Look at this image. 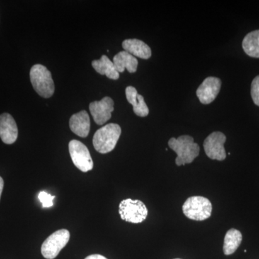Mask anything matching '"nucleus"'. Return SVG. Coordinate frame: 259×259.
Masks as SVG:
<instances>
[{
	"label": "nucleus",
	"mask_w": 259,
	"mask_h": 259,
	"mask_svg": "<svg viewBox=\"0 0 259 259\" xmlns=\"http://www.w3.org/2000/svg\"><path fill=\"white\" fill-rule=\"evenodd\" d=\"M121 219L126 222L141 223L148 215V209L144 202L139 199H123L119 205Z\"/></svg>",
	"instance_id": "5"
},
{
	"label": "nucleus",
	"mask_w": 259,
	"mask_h": 259,
	"mask_svg": "<svg viewBox=\"0 0 259 259\" xmlns=\"http://www.w3.org/2000/svg\"><path fill=\"white\" fill-rule=\"evenodd\" d=\"M175 259H180V258H175Z\"/></svg>",
	"instance_id": "23"
},
{
	"label": "nucleus",
	"mask_w": 259,
	"mask_h": 259,
	"mask_svg": "<svg viewBox=\"0 0 259 259\" xmlns=\"http://www.w3.org/2000/svg\"><path fill=\"white\" fill-rule=\"evenodd\" d=\"M113 64L118 73L124 72L125 69L130 73H135L137 71L139 61L134 56L123 51L114 56Z\"/></svg>",
	"instance_id": "15"
},
{
	"label": "nucleus",
	"mask_w": 259,
	"mask_h": 259,
	"mask_svg": "<svg viewBox=\"0 0 259 259\" xmlns=\"http://www.w3.org/2000/svg\"><path fill=\"white\" fill-rule=\"evenodd\" d=\"M18 129L13 116L8 113L0 115V138L6 144H14L18 139Z\"/></svg>",
	"instance_id": "11"
},
{
	"label": "nucleus",
	"mask_w": 259,
	"mask_h": 259,
	"mask_svg": "<svg viewBox=\"0 0 259 259\" xmlns=\"http://www.w3.org/2000/svg\"><path fill=\"white\" fill-rule=\"evenodd\" d=\"M182 210L189 219L196 221H205L212 214V203L204 197H191L183 204Z\"/></svg>",
	"instance_id": "4"
},
{
	"label": "nucleus",
	"mask_w": 259,
	"mask_h": 259,
	"mask_svg": "<svg viewBox=\"0 0 259 259\" xmlns=\"http://www.w3.org/2000/svg\"><path fill=\"white\" fill-rule=\"evenodd\" d=\"M242 47L247 55L259 58V30L247 34L242 42Z\"/></svg>",
	"instance_id": "18"
},
{
	"label": "nucleus",
	"mask_w": 259,
	"mask_h": 259,
	"mask_svg": "<svg viewBox=\"0 0 259 259\" xmlns=\"http://www.w3.org/2000/svg\"><path fill=\"white\" fill-rule=\"evenodd\" d=\"M69 149L73 163L80 171L88 172L93 169V158L84 144L77 140H72L70 141Z\"/></svg>",
	"instance_id": "7"
},
{
	"label": "nucleus",
	"mask_w": 259,
	"mask_h": 259,
	"mask_svg": "<svg viewBox=\"0 0 259 259\" xmlns=\"http://www.w3.org/2000/svg\"><path fill=\"white\" fill-rule=\"evenodd\" d=\"M168 146L177 153L176 164L180 166L191 163L199 154V146L194 142L190 136H182L178 139L171 138L168 141Z\"/></svg>",
	"instance_id": "1"
},
{
	"label": "nucleus",
	"mask_w": 259,
	"mask_h": 259,
	"mask_svg": "<svg viewBox=\"0 0 259 259\" xmlns=\"http://www.w3.org/2000/svg\"><path fill=\"white\" fill-rule=\"evenodd\" d=\"M85 259H107L105 258L103 255L100 254H93L89 255V256L87 257Z\"/></svg>",
	"instance_id": "21"
},
{
	"label": "nucleus",
	"mask_w": 259,
	"mask_h": 259,
	"mask_svg": "<svg viewBox=\"0 0 259 259\" xmlns=\"http://www.w3.org/2000/svg\"><path fill=\"white\" fill-rule=\"evenodd\" d=\"M90 110L97 125H104L111 118L112 112L114 111L113 100L110 97H105L100 101L92 102Z\"/></svg>",
	"instance_id": "9"
},
{
	"label": "nucleus",
	"mask_w": 259,
	"mask_h": 259,
	"mask_svg": "<svg viewBox=\"0 0 259 259\" xmlns=\"http://www.w3.org/2000/svg\"><path fill=\"white\" fill-rule=\"evenodd\" d=\"M122 48L126 52L136 57L148 59L151 57V49L147 44L139 39H127L122 42Z\"/></svg>",
	"instance_id": "14"
},
{
	"label": "nucleus",
	"mask_w": 259,
	"mask_h": 259,
	"mask_svg": "<svg viewBox=\"0 0 259 259\" xmlns=\"http://www.w3.org/2000/svg\"><path fill=\"white\" fill-rule=\"evenodd\" d=\"M3 188H4V180L0 177V198H1L2 193H3Z\"/></svg>",
	"instance_id": "22"
},
{
	"label": "nucleus",
	"mask_w": 259,
	"mask_h": 259,
	"mask_svg": "<svg viewBox=\"0 0 259 259\" xmlns=\"http://www.w3.org/2000/svg\"><path fill=\"white\" fill-rule=\"evenodd\" d=\"M69 127L71 131L79 137H88L90 131V119L88 112L83 110L71 116Z\"/></svg>",
	"instance_id": "12"
},
{
	"label": "nucleus",
	"mask_w": 259,
	"mask_h": 259,
	"mask_svg": "<svg viewBox=\"0 0 259 259\" xmlns=\"http://www.w3.org/2000/svg\"><path fill=\"white\" fill-rule=\"evenodd\" d=\"M221 80L217 77L206 78L196 93L199 102L204 105H208L214 101L221 91Z\"/></svg>",
	"instance_id": "10"
},
{
	"label": "nucleus",
	"mask_w": 259,
	"mask_h": 259,
	"mask_svg": "<svg viewBox=\"0 0 259 259\" xmlns=\"http://www.w3.org/2000/svg\"><path fill=\"white\" fill-rule=\"evenodd\" d=\"M226 136L221 132H213L204 141V149L210 159L223 161L226 158L224 144Z\"/></svg>",
	"instance_id": "8"
},
{
	"label": "nucleus",
	"mask_w": 259,
	"mask_h": 259,
	"mask_svg": "<svg viewBox=\"0 0 259 259\" xmlns=\"http://www.w3.org/2000/svg\"><path fill=\"white\" fill-rule=\"evenodd\" d=\"M92 65L97 73L105 75L109 79L117 80L120 77V73L116 70L113 61L107 56L103 55L99 60L93 61Z\"/></svg>",
	"instance_id": "16"
},
{
	"label": "nucleus",
	"mask_w": 259,
	"mask_h": 259,
	"mask_svg": "<svg viewBox=\"0 0 259 259\" xmlns=\"http://www.w3.org/2000/svg\"><path fill=\"white\" fill-rule=\"evenodd\" d=\"M243 236L241 232L238 230L232 228L227 232L224 238L223 252L225 255H231L234 253L241 245Z\"/></svg>",
	"instance_id": "17"
},
{
	"label": "nucleus",
	"mask_w": 259,
	"mask_h": 259,
	"mask_svg": "<svg viewBox=\"0 0 259 259\" xmlns=\"http://www.w3.org/2000/svg\"><path fill=\"white\" fill-rule=\"evenodd\" d=\"M252 100L255 105L259 106V76L254 78L251 83V90H250Z\"/></svg>",
	"instance_id": "20"
},
{
	"label": "nucleus",
	"mask_w": 259,
	"mask_h": 259,
	"mask_svg": "<svg viewBox=\"0 0 259 259\" xmlns=\"http://www.w3.org/2000/svg\"><path fill=\"white\" fill-rule=\"evenodd\" d=\"M126 98L134 107V112L139 117H146L149 114V109L144 100V97L138 93L137 90L132 86L125 90Z\"/></svg>",
	"instance_id": "13"
},
{
	"label": "nucleus",
	"mask_w": 259,
	"mask_h": 259,
	"mask_svg": "<svg viewBox=\"0 0 259 259\" xmlns=\"http://www.w3.org/2000/svg\"><path fill=\"white\" fill-rule=\"evenodd\" d=\"M70 233L66 229L56 231L46 239L41 246L42 256L47 259H54L69 241Z\"/></svg>",
	"instance_id": "6"
},
{
	"label": "nucleus",
	"mask_w": 259,
	"mask_h": 259,
	"mask_svg": "<svg viewBox=\"0 0 259 259\" xmlns=\"http://www.w3.org/2000/svg\"><path fill=\"white\" fill-rule=\"evenodd\" d=\"M38 198L42 204V207L48 208V207H52L54 204L53 200L55 198V196H52L51 194L47 193V192L42 191L39 193Z\"/></svg>",
	"instance_id": "19"
},
{
	"label": "nucleus",
	"mask_w": 259,
	"mask_h": 259,
	"mask_svg": "<svg viewBox=\"0 0 259 259\" xmlns=\"http://www.w3.org/2000/svg\"><path fill=\"white\" fill-rule=\"evenodd\" d=\"M121 132L120 126L115 123L107 124L97 130L93 137L95 150L100 153L111 152L120 139Z\"/></svg>",
	"instance_id": "2"
},
{
	"label": "nucleus",
	"mask_w": 259,
	"mask_h": 259,
	"mask_svg": "<svg viewBox=\"0 0 259 259\" xmlns=\"http://www.w3.org/2000/svg\"><path fill=\"white\" fill-rule=\"evenodd\" d=\"M30 77L34 90L40 96L49 98L54 95L55 91L54 80L46 66L34 65L30 69Z\"/></svg>",
	"instance_id": "3"
}]
</instances>
